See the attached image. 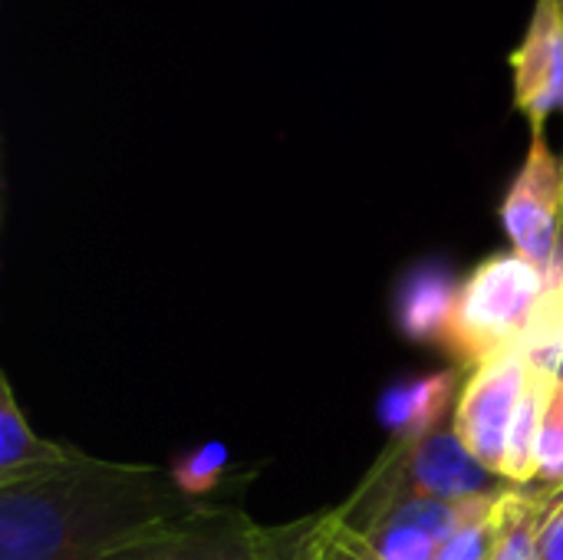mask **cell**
I'll list each match as a JSON object with an SVG mask.
<instances>
[{"mask_svg":"<svg viewBox=\"0 0 563 560\" xmlns=\"http://www.w3.org/2000/svg\"><path fill=\"white\" fill-rule=\"evenodd\" d=\"M561 376L551 373L548 366H538L528 360V376H525V389L508 429V446H505V462H501V479L508 485H534L538 472H541V432H544V419H548V406L551 396L558 389Z\"/></svg>","mask_w":563,"mask_h":560,"instance_id":"cell-12","label":"cell"},{"mask_svg":"<svg viewBox=\"0 0 563 560\" xmlns=\"http://www.w3.org/2000/svg\"><path fill=\"white\" fill-rule=\"evenodd\" d=\"M310 528H313V518L277 528V554H274V560H313V554H310Z\"/></svg>","mask_w":563,"mask_h":560,"instance_id":"cell-18","label":"cell"},{"mask_svg":"<svg viewBox=\"0 0 563 560\" xmlns=\"http://www.w3.org/2000/svg\"><path fill=\"white\" fill-rule=\"evenodd\" d=\"M228 472H231V449L224 442H201L181 452L168 469L175 488L191 502H208L221 488Z\"/></svg>","mask_w":563,"mask_h":560,"instance_id":"cell-14","label":"cell"},{"mask_svg":"<svg viewBox=\"0 0 563 560\" xmlns=\"http://www.w3.org/2000/svg\"><path fill=\"white\" fill-rule=\"evenodd\" d=\"M563 218V162L554 155L548 132L531 129L528 155L511 178L501 201V224L511 241V251L551 267L561 241Z\"/></svg>","mask_w":563,"mask_h":560,"instance_id":"cell-5","label":"cell"},{"mask_svg":"<svg viewBox=\"0 0 563 560\" xmlns=\"http://www.w3.org/2000/svg\"><path fill=\"white\" fill-rule=\"evenodd\" d=\"M195 505L158 465L82 455L0 485V560H102L175 525Z\"/></svg>","mask_w":563,"mask_h":560,"instance_id":"cell-1","label":"cell"},{"mask_svg":"<svg viewBox=\"0 0 563 560\" xmlns=\"http://www.w3.org/2000/svg\"><path fill=\"white\" fill-rule=\"evenodd\" d=\"M541 560H563V482L558 505L544 525V538H541Z\"/></svg>","mask_w":563,"mask_h":560,"instance_id":"cell-19","label":"cell"},{"mask_svg":"<svg viewBox=\"0 0 563 560\" xmlns=\"http://www.w3.org/2000/svg\"><path fill=\"white\" fill-rule=\"evenodd\" d=\"M525 376H528V360L521 353H505L498 360H488L468 370V380L455 406V422H452L455 436L498 479H501L508 429L525 389Z\"/></svg>","mask_w":563,"mask_h":560,"instance_id":"cell-6","label":"cell"},{"mask_svg":"<svg viewBox=\"0 0 563 560\" xmlns=\"http://www.w3.org/2000/svg\"><path fill=\"white\" fill-rule=\"evenodd\" d=\"M310 554L313 560H379V554L366 545V538L346 521H340L333 512L313 518Z\"/></svg>","mask_w":563,"mask_h":560,"instance_id":"cell-16","label":"cell"},{"mask_svg":"<svg viewBox=\"0 0 563 560\" xmlns=\"http://www.w3.org/2000/svg\"><path fill=\"white\" fill-rule=\"evenodd\" d=\"M558 3V10H561V17H563V0H554Z\"/></svg>","mask_w":563,"mask_h":560,"instance_id":"cell-21","label":"cell"},{"mask_svg":"<svg viewBox=\"0 0 563 560\" xmlns=\"http://www.w3.org/2000/svg\"><path fill=\"white\" fill-rule=\"evenodd\" d=\"M501 488L505 482L462 446L455 429H439L422 439H389L386 452L373 462L356 492L333 508V515L356 528L379 508L402 498L468 502Z\"/></svg>","mask_w":563,"mask_h":560,"instance_id":"cell-2","label":"cell"},{"mask_svg":"<svg viewBox=\"0 0 563 560\" xmlns=\"http://www.w3.org/2000/svg\"><path fill=\"white\" fill-rule=\"evenodd\" d=\"M515 109L544 129L554 112H563V17L554 0H534L521 43L511 53Z\"/></svg>","mask_w":563,"mask_h":560,"instance_id":"cell-7","label":"cell"},{"mask_svg":"<svg viewBox=\"0 0 563 560\" xmlns=\"http://www.w3.org/2000/svg\"><path fill=\"white\" fill-rule=\"evenodd\" d=\"M277 528L254 525L238 505L198 502L175 525L102 560H274Z\"/></svg>","mask_w":563,"mask_h":560,"instance_id":"cell-4","label":"cell"},{"mask_svg":"<svg viewBox=\"0 0 563 560\" xmlns=\"http://www.w3.org/2000/svg\"><path fill=\"white\" fill-rule=\"evenodd\" d=\"M468 376H462L459 366L439 370L429 376L393 383L379 399V422L393 439H422L439 429H445V416L452 406H459L462 386Z\"/></svg>","mask_w":563,"mask_h":560,"instance_id":"cell-9","label":"cell"},{"mask_svg":"<svg viewBox=\"0 0 563 560\" xmlns=\"http://www.w3.org/2000/svg\"><path fill=\"white\" fill-rule=\"evenodd\" d=\"M563 162V155H561ZM551 267H561L563 271V218H561V241H558V254H554V264Z\"/></svg>","mask_w":563,"mask_h":560,"instance_id":"cell-20","label":"cell"},{"mask_svg":"<svg viewBox=\"0 0 563 560\" xmlns=\"http://www.w3.org/2000/svg\"><path fill=\"white\" fill-rule=\"evenodd\" d=\"M548 297V271L518 251L492 254L462 281L455 320L445 353L465 370H475L505 353H521V343Z\"/></svg>","mask_w":563,"mask_h":560,"instance_id":"cell-3","label":"cell"},{"mask_svg":"<svg viewBox=\"0 0 563 560\" xmlns=\"http://www.w3.org/2000/svg\"><path fill=\"white\" fill-rule=\"evenodd\" d=\"M541 472L538 482H563V380L558 383L551 406H548V419H544V432H541Z\"/></svg>","mask_w":563,"mask_h":560,"instance_id":"cell-17","label":"cell"},{"mask_svg":"<svg viewBox=\"0 0 563 560\" xmlns=\"http://www.w3.org/2000/svg\"><path fill=\"white\" fill-rule=\"evenodd\" d=\"M459 290L462 284L435 264L416 267L412 274L402 277L399 294H396V323L412 343L439 347L445 350L449 330L455 320L459 307Z\"/></svg>","mask_w":563,"mask_h":560,"instance_id":"cell-11","label":"cell"},{"mask_svg":"<svg viewBox=\"0 0 563 560\" xmlns=\"http://www.w3.org/2000/svg\"><path fill=\"white\" fill-rule=\"evenodd\" d=\"M468 502L402 498L369 515L356 531L379 560H439V551L468 515Z\"/></svg>","mask_w":563,"mask_h":560,"instance_id":"cell-8","label":"cell"},{"mask_svg":"<svg viewBox=\"0 0 563 560\" xmlns=\"http://www.w3.org/2000/svg\"><path fill=\"white\" fill-rule=\"evenodd\" d=\"M505 492V488H501ZM501 492L482 495L468 505V515L455 528V535L439 551V560H495L498 538V498Z\"/></svg>","mask_w":563,"mask_h":560,"instance_id":"cell-15","label":"cell"},{"mask_svg":"<svg viewBox=\"0 0 563 560\" xmlns=\"http://www.w3.org/2000/svg\"><path fill=\"white\" fill-rule=\"evenodd\" d=\"M561 482L505 485L498 498V538L495 560H541L544 525L558 505Z\"/></svg>","mask_w":563,"mask_h":560,"instance_id":"cell-13","label":"cell"},{"mask_svg":"<svg viewBox=\"0 0 563 560\" xmlns=\"http://www.w3.org/2000/svg\"><path fill=\"white\" fill-rule=\"evenodd\" d=\"M86 452L56 439H43L23 416L10 376L0 373V485L26 482L79 462Z\"/></svg>","mask_w":563,"mask_h":560,"instance_id":"cell-10","label":"cell"}]
</instances>
